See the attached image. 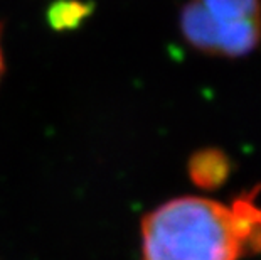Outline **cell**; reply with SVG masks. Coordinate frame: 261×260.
<instances>
[{
	"instance_id": "4",
	"label": "cell",
	"mask_w": 261,
	"mask_h": 260,
	"mask_svg": "<svg viewBox=\"0 0 261 260\" xmlns=\"http://www.w3.org/2000/svg\"><path fill=\"white\" fill-rule=\"evenodd\" d=\"M2 68H4V61H2V49H0V73H2Z\"/></svg>"
},
{
	"instance_id": "1",
	"label": "cell",
	"mask_w": 261,
	"mask_h": 260,
	"mask_svg": "<svg viewBox=\"0 0 261 260\" xmlns=\"http://www.w3.org/2000/svg\"><path fill=\"white\" fill-rule=\"evenodd\" d=\"M261 187L229 204L202 196L165 201L142 221L143 260H241L261 255Z\"/></svg>"
},
{
	"instance_id": "3",
	"label": "cell",
	"mask_w": 261,
	"mask_h": 260,
	"mask_svg": "<svg viewBox=\"0 0 261 260\" xmlns=\"http://www.w3.org/2000/svg\"><path fill=\"white\" fill-rule=\"evenodd\" d=\"M187 171L189 178L197 187L213 191L227 182L232 173V164L223 149L204 147L191 156Z\"/></svg>"
},
{
	"instance_id": "2",
	"label": "cell",
	"mask_w": 261,
	"mask_h": 260,
	"mask_svg": "<svg viewBox=\"0 0 261 260\" xmlns=\"http://www.w3.org/2000/svg\"><path fill=\"white\" fill-rule=\"evenodd\" d=\"M180 31L199 53L248 56L261 42V0H189L180 12Z\"/></svg>"
}]
</instances>
